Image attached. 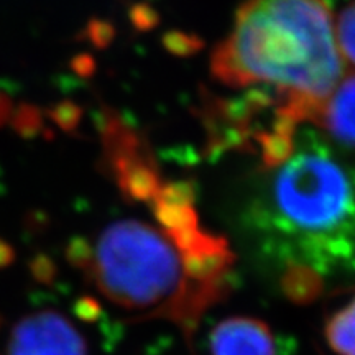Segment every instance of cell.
Wrapping results in <instances>:
<instances>
[{"mask_svg":"<svg viewBox=\"0 0 355 355\" xmlns=\"http://www.w3.org/2000/svg\"><path fill=\"white\" fill-rule=\"evenodd\" d=\"M309 123L326 130L339 144L355 148V74L340 79L314 110Z\"/></svg>","mask_w":355,"mask_h":355,"instance_id":"obj_6","label":"cell"},{"mask_svg":"<svg viewBox=\"0 0 355 355\" xmlns=\"http://www.w3.org/2000/svg\"><path fill=\"white\" fill-rule=\"evenodd\" d=\"M86 33H87L89 42L94 44L96 48H101V50L107 48L115 37L114 26L110 25L109 21L99 20V19L89 21Z\"/></svg>","mask_w":355,"mask_h":355,"instance_id":"obj_12","label":"cell"},{"mask_svg":"<svg viewBox=\"0 0 355 355\" xmlns=\"http://www.w3.org/2000/svg\"><path fill=\"white\" fill-rule=\"evenodd\" d=\"M336 35L343 56L355 66V0L340 12L336 21Z\"/></svg>","mask_w":355,"mask_h":355,"instance_id":"obj_8","label":"cell"},{"mask_svg":"<svg viewBox=\"0 0 355 355\" xmlns=\"http://www.w3.org/2000/svg\"><path fill=\"white\" fill-rule=\"evenodd\" d=\"M92 255H94V247L83 237L73 239L66 248V259L74 268L83 270V272H87V268L91 266Z\"/></svg>","mask_w":355,"mask_h":355,"instance_id":"obj_11","label":"cell"},{"mask_svg":"<svg viewBox=\"0 0 355 355\" xmlns=\"http://www.w3.org/2000/svg\"><path fill=\"white\" fill-rule=\"evenodd\" d=\"M71 66H73V69L76 71L79 76H84V78L92 76V74H94V71H96L94 58L89 56V55L76 56L73 60V63H71Z\"/></svg>","mask_w":355,"mask_h":355,"instance_id":"obj_16","label":"cell"},{"mask_svg":"<svg viewBox=\"0 0 355 355\" xmlns=\"http://www.w3.org/2000/svg\"><path fill=\"white\" fill-rule=\"evenodd\" d=\"M8 355H87V344L68 318L46 309L17 322Z\"/></svg>","mask_w":355,"mask_h":355,"instance_id":"obj_4","label":"cell"},{"mask_svg":"<svg viewBox=\"0 0 355 355\" xmlns=\"http://www.w3.org/2000/svg\"><path fill=\"white\" fill-rule=\"evenodd\" d=\"M132 21L137 28L145 30L157 24V15H155V12L150 10L148 7L137 6L132 10Z\"/></svg>","mask_w":355,"mask_h":355,"instance_id":"obj_15","label":"cell"},{"mask_svg":"<svg viewBox=\"0 0 355 355\" xmlns=\"http://www.w3.org/2000/svg\"><path fill=\"white\" fill-rule=\"evenodd\" d=\"M12 115H13L12 99L7 94H3V92H0V127H3L7 122H10Z\"/></svg>","mask_w":355,"mask_h":355,"instance_id":"obj_17","label":"cell"},{"mask_svg":"<svg viewBox=\"0 0 355 355\" xmlns=\"http://www.w3.org/2000/svg\"><path fill=\"white\" fill-rule=\"evenodd\" d=\"M48 115L63 132H74L81 122L83 109L71 101H61L48 110Z\"/></svg>","mask_w":355,"mask_h":355,"instance_id":"obj_10","label":"cell"},{"mask_svg":"<svg viewBox=\"0 0 355 355\" xmlns=\"http://www.w3.org/2000/svg\"><path fill=\"white\" fill-rule=\"evenodd\" d=\"M211 355H291V343L257 318L220 321L209 337Z\"/></svg>","mask_w":355,"mask_h":355,"instance_id":"obj_5","label":"cell"},{"mask_svg":"<svg viewBox=\"0 0 355 355\" xmlns=\"http://www.w3.org/2000/svg\"><path fill=\"white\" fill-rule=\"evenodd\" d=\"M243 211V227L295 303H309L355 275V168L300 128L270 163Z\"/></svg>","mask_w":355,"mask_h":355,"instance_id":"obj_1","label":"cell"},{"mask_svg":"<svg viewBox=\"0 0 355 355\" xmlns=\"http://www.w3.org/2000/svg\"><path fill=\"white\" fill-rule=\"evenodd\" d=\"M12 125L17 133H20L25 139H32L35 135H40L43 130V119L42 112L35 105L24 104L19 109L13 110Z\"/></svg>","mask_w":355,"mask_h":355,"instance_id":"obj_9","label":"cell"},{"mask_svg":"<svg viewBox=\"0 0 355 355\" xmlns=\"http://www.w3.org/2000/svg\"><path fill=\"white\" fill-rule=\"evenodd\" d=\"M13 261H15V250L7 241L0 239V270L10 266Z\"/></svg>","mask_w":355,"mask_h":355,"instance_id":"obj_18","label":"cell"},{"mask_svg":"<svg viewBox=\"0 0 355 355\" xmlns=\"http://www.w3.org/2000/svg\"><path fill=\"white\" fill-rule=\"evenodd\" d=\"M30 270H32V275L35 279H38L40 283H51L56 277V265L50 257L46 255H37L30 263Z\"/></svg>","mask_w":355,"mask_h":355,"instance_id":"obj_14","label":"cell"},{"mask_svg":"<svg viewBox=\"0 0 355 355\" xmlns=\"http://www.w3.org/2000/svg\"><path fill=\"white\" fill-rule=\"evenodd\" d=\"M235 255L201 220L163 227L127 219L99 235L87 275L110 303L139 319H166L193 336L232 288Z\"/></svg>","mask_w":355,"mask_h":355,"instance_id":"obj_2","label":"cell"},{"mask_svg":"<svg viewBox=\"0 0 355 355\" xmlns=\"http://www.w3.org/2000/svg\"><path fill=\"white\" fill-rule=\"evenodd\" d=\"M73 311L84 322H96L97 319H101L102 313H104L99 301L92 298V296H83V298H79L76 304H74Z\"/></svg>","mask_w":355,"mask_h":355,"instance_id":"obj_13","label":"cell"},{"mask_svg":"<svg viewBox=\"0 0 355 355\" xmlns=\"http://www.w3.org/2000/svg\"><path fill=\"white\" fill-rule=\"evenodd\" d=\"M211 73L227 87L272 97L290 121L309 123L344 78L331 10L322 0H245L212 53Z\"/></svg>","mask_w":355,"mask_h":355,"instance_id":"obj_3","label":"cell"},{"mask_svg":"<svg viewBox=\"0 0 355 355\" xmlns=\"http://www.w3.org/2000/svg\"><path fill=\"white\" fill-rule=\"evenodd\" d=\"M324 337L334 355H355V295L331 314Z\"/></svg>","mask_w":355,"mask_h":355,"instance_id":"obj_7","label":"cell"}]
</instances>
